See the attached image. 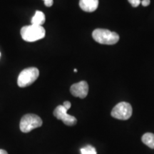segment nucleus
<instances>
[{
  "label": "nucleus",
  "instance_id": "f257e3e1",
  "mask_svg": "<svg viewBox=\"0 0 154 154\" xmlns=\"http://www.w3.org/2000/svg\"><path fill=\"white\" fill-rule=\"evenodd\" d=\"M46 35V31L42 26L31 24L21 29V36L26 42H33L43 38Z\"/></svg>",
  "mask_w": 154,
  "mask_h": 154
},
{
  "label": "nucleus",
  "instance_id": "f03ea898",
  "mask_svg": "<svg viewBox=\"0 0 154 154\" xmlns=\"http://www.w3.org/2000/svg\"><path fill=\"white\" fill-rule=\"evenodd\" d=\"M92 36L96 42L106 45H113L119 40L118 34L104 29H96L92 33Z\"/></svg>",
  "mask_w": 154,
  "mask_h": 154
},
{
  "label": "nucleus",
  "instance_id": "7ed1b4c3",
  "mask_svg": "<svg viewBox=\"0 0 154 154\" xmlns=\"http://www.w3.org/2000/svg\"><path fill=\"white\" fill-rule=\"evenodd\" d=\"M39 76V71L36 67L25 69L21 72L17 79V84L19 87H26L33 84Z\"/></svg>",
  "mask_w": 154,
  "mask_h": 154
},
{
  "label": "nucleus",
  "instance_id": "20e7f679",
  "mask_svg": "<svg viewBox=\"0 0 154 154\" xmlns=\"http://www.w3.org/2000/svg\"><path fill=\"white\" fill-rule=\"evenodd\" d=\"M42 120L39 116L33 113L24 115L20 121V130L23 133H29L42 126Z\"/></svg>",
  "mask_w": 154,
  "mask_h": 154
},
{
  "label": "nucleus",
  "instance_id": "39448f33",
  "mask_svg": "<svg viewBox=\"0 0 154 154\" xmlns=\"http://www.w3.org/2000/svg\"><path fill=\"white\" fill-rule=\"evenodd\" d=\"M132 106L127 102H120L111 111V116L119 120H128L132 116Z\"/></svg>",
  "mask_w": 154,
  "mask_h": 154
},
{
  "label": "nucleus",
  "instance_id": "423d86ee",
  "mask_svg": "<svg viewBox=\"0 0 154 154\" xmlns=\"http://www.w3.org/2000/svg\"><path fill=\"white\" fill-rule=\"evenodd\" d=\"M54 116L59 120L62 121L63 124L67 126H74L76 124L77 120L73 116L67 113V110L63 105L58 106L54 111Z\"/></svg>",
  "mask_w": 154,
  "mask_h": 154
},
{
  "label": "nucleus",
  "instance_id": "0eeeda50",
  "mask_svg": "<svg viewBox=\"0 0 154 154\" xmlns=\"http://www.w3.org/2000/svg\"><path fill=\"white\" fill-rule=\"evenodd\" d=\"M71 94L75 97H79L80 99H84L88 95V85L85 81H82L76 84H73L70 88Z\"/></svg>",
  "mask_w": 154,
  "mask_h": 154
},
{
  "label": "nucleus",
  "instance_id": "6e6552de",
  "mask_svg": "<svg viewBox=\"0 0 154 154\" xmlns=\"http://www.w3.org/2000/svg\"><path fill=\"white\" fill-rule=\"evenodd\" d=\"M79 6L83 11L93 12L99 7V0H80Z\"/></svg>",
  "mask_w": 154,
  "mask_h": 154
},
{
  "label": "nucleus",
  "instance_id": "1a4fd4ad",
  "mask_svg": "<svg viewBox=\"0 0 154 154\" xmlns=\"http://www.w3.org/2000/svg\"><path fill=\"white\" fill-rule=\"evenodd\" d=\"M45 14L41 11H36L34 16L32 17L31 22H32V24L42 26V24H44L45 23Z\"/></svg>",
  "mask_w": 154,
  "mask_h": 154
},
{
  "label": "nucleus",
  "instance_id": "9d476101",
  "mask_svg": "<svg viewBox=\"0 0 154 154\" xmlns=\"http://www.w3.org/2000/svg\"><path fill=\"white\" fill-rule=\"evenodd\" d=\"M142 142L151 148L152 149H154V134H151V133H146L144 135H143L141 138Z\"/></svg>",
  "mask_w": 154,
  "mask_h": 154
},
{
  "label": "nucleus",
  "instance_id": "9b49d317",
  "mask_svg": "<svg viewBox=\"0 0 154 154\" xmlns=\"http://www.w3.org/2000/svg\"><path fill=\"white\" fill-rule=\"evenodd\" d=\"M81 154H97L95 148L88 145L81 149Z\"/></svg>",
  "mask_w": 154,
  "mask_h": 154
},
{
  "label": "nucleus",
  "instance_id": "f8f14e48",
  "mask_svg": "<svg viewBox=\"0 0 154 154\" xmlns=\"http://www.w3.org/2000/svg\"><path fill=\"white\" fill-rule=\"evenodd\" d=\"M128 2L131 5L132 7H137L139 6V5L141 3L140 0H128Z\"/></svg>",
  "mask_w": 154,
  "mask_h": 154
},
{
  "label": "nucleus",
  "instance_id": "ddd939ff",
  "mask_svg": "<svg viewBox=\"0 0 154 154\" xmlns=\"http://www.w3.org/2000/svg\"><path fill=\"white\" fill-rule=\"evenodd\" d=\"M44 5L48 7H51V6L53 5V3H54L53 0H44Z\"/></svg>",
  "mask_w": 154,
  "mask_h": 154
},
{
  "label": "nucleus",
  "instance_id": "4468645a",
  "mask_svg": "<svg viewBox=\"0 0 154 154\" xmlns=\"http://www.w3.org/2000/svg\"><path fill=\"white\" fill-rule=\"evenodd\" d=\"M63 107H64L65 109L68 111L69 109L71 108V106H72V104H71V103L69 101H65L64 103H63Z\"/></svg>",
  "mask_w": 154,
  "mask_h": 154
},
{
  "label": "nucleus",
  "instance_id": "2eb2a0df",
  "mask_svg": "<svg viewBox=\"0 0 154 154\" xmlns=\"http://www.w3.org/2000/svg\"><path fill=\"white\" fill-rule=\"evenodd\" d=\"M150 2H151V1L150 0H143V1H141V5L143 6V7H147V6H149L150 5Z\"/></svg>",
  "mask_w": 154,
  "mask_h": 154
},
{
  "label": "nucleus",
  "instance_id": "dca6fc26",
  "mask_svg": "<svg viewBox=\"0 0 154 154\" xmlns=\"http://www.w3.org/2000/svg\"><path fill=\"white\" fill-rule=\"evenodd\" d=\"M0 154H8V153H7L5 150L0 149Z\"/></svg>",
  "mask_w": 154,
  "mask_h": 154
},
{
  "label": "nucleus",
  "instance_id": "f3484780",
  "mask_svg": "<svg viewBox=\"0 0 154 154\" xmlns=\"http://www.w3.org/2000/svg\"><path fill=\"white\" fill-rule=\"evenodd\" d=\"M74 72H77V69H74Z\"/></svg>",
  "mask_w": 154,
  "mask_h": 154
},
{
  "label": "nucleus",
  "instance_id": "a211bd4d",
  "mask_svg": "<svg viewBox=\"0 0 154 154\" xmlns=\"http://www.w3.org/2000/svg\"><path fill=\"white\" fill-rule=\"evenodd\" d=\"M0 57H1V53H0Z\"/></svg>",
  "mask_w": 154,
  "mask_h": 154
}]
</instances>
